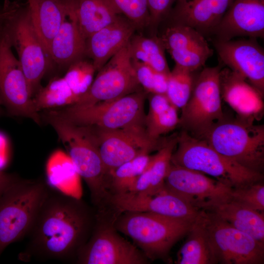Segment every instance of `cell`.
<instances>
[{"mask_svg": "<svg viewBox=\"0 0 264 264\" xmlns=\"http://www.w3.org/2000/svg\"><path fill=\"white\" fill-rule=\"evenodd\" d=\"M96 219V214L84 201L49 185L20 258L76 261L90 236Z\"/></svg>", "mask_w": 264, "mask_h": 264, "instance_id": "cell-1", "label": "cell"}, {"mask_svg": "<svg viewBox=\"0 0 264 264\" xmlns=\"http://www.w3.org/2000/svg\"><path fill=\"white\" fill-rule=\"evenodd\" d=\"M43 111L42 121L54 129L77 172L86 182L92 203L100 206L109 195V176L88 129L67 122L47 110Z\"/></svg>", "mask_w": 264, "mask_h": 264, "instance_id": "cell-2", "label": "cell"}, {"mask_svg": "<svg viewBox=\"0 0 264 264\" xmlns=\"http://www.w3.org/2000/svg\"><path fill=\"white\" fill-rule=\"evenodd\" d=\"M197 219L125 211L115 218L113 225L118 232L131 238L148 259L154 260L165 258L173 245L187 234Z\"/></svg>", "mask_w": 264, "mask_h": 264, "instance_id": "cell-3", "label": "cell"}, {"mask_svg": "<svg viewBox=\"0 0 264 264\" xmlns=\"http://www.w3.org/2000/svg\"><path fill=\"white\" fill-rule=\"evenodd\" d=\"M218 152L250 170L262 173L264 127L236 117L224 116L199 137Z\"/></svg>", "mask_w": 264, "mask_h": 264, "instance_id": "cell-4", "label": "cell"}, {"mask_svg": "<svg viewBox=\"0 0 264 264\" xmlns=\"http://www.w3.org/2000/svg\"><path fill=\"white\" fill-rule=\"evenodd\" d=\"M48 187L42 178L20 177L0 194V255L8 245L27 236Z\"/></svg>", "mask_w": 264, "mask_h": 264, "instance_id": "cell-5", "label": "cell"}, {"mask_svg": "<svg viewBox=\"0 0 264 264\" xmlns=\"http://www.w3.org/2000/svg\"><path fill=\"white\" fill-rule=\"evenodd\" d=\"M176 148L172 156V163L210 176L232 188L263 179L262 173L246 169L226 157L203 139L185 131L178 135Z\"/></svg>", "mask_w": 264, "mask_h": 264, "instance_id": "cell-6", "label": "cell"}, {"mask_svg": "<svg viewBox=\"0 0 264 264\" xmlns=\"http://www.w3.org/2000/svg\"><path fill=\"white\" fill-rule=\"evenodd\" d=\"M147 94L142 89L110 101L89 105L74 104L47 110L79 126L114 130L144 125V104Z\"/></svg>", "mask_w": 264, "mask_h": 264, "instance_id": "cell-7", "label": "cell"}, {"mask_svg": "<svg viewBox=\"0 0 264 264\" xmlns=\"http://www.w3.org/2000/svg\"><path fill=\"white\" fill-rule=\"evenodd\" d=\"M12 47L16 49L32 97L40 88L41 80L52 64L31 22L27 4L15 1L3 21Z\"/></svg>", "mask_w": 264, "mask_h": 264, "instance_id": "cell-8", "label": "cell"}, {"mask_svg": "<svg viewBox=\"0 0 264 264\" xmlns=\"http://www.w3.org/2000/svg\"><path fill=\"white\" fill-rule=\"evenodd\" d=\"M88 129L98 150L109 176L117 167L143 155L159 150L167 138H150L144 125L108 130L92 126Z\"/></svg>", "mask_w": 264, "mask_h": 264, "instance_id": "cell-9", "label": "cell"}, {"mask_svg": "<svg viewBox=\"0 0 264 264\" xmlns=\"http://www.w3.org/2000/svg\"><path fill=\"white\" fill-rule=\"evenodd\" d=\"M221 68L218 65L200 72L187 103L181 109L179 125L196 137L224 117L221 103Z\"/></svg>", "mask_w": 264, "mask_h": 264, "instance_id": "cell-10", "label": "cell"}, {"mask_svg": "<svg viewBox=\"0 0 264 264\" xmlns=\"http://www.w3.org/2000/svg\"><path fill=\"white\" fill-rule=\"evenodd\" d=\"M216 264H262L264 244L214 214L201 210Z\"/></svg>", "mask_w": 264, "mask_h": 264, "instance_id": "cell-11", "label": "cell"}, {"mask_svg": "<svg viewBox=\"0 0 264 264\" xmlns=\"http://www.w3.org/2000/svg\"><path fill=\"white\" fill-rule=\"evenodd\" d=\"M12 49L3 21L0 27V105L11 115L29 118L40 125V114L34 108L27 80Z\"/></svg>", "mask_w": 264, "mask_h": 264, "instance_id": "cell-12", "label": "cell"}, {"mask_svg": "<svg viewBox=\"0 0 264 264\" xmlns=\"http://www.w3.org/2000/svg\"><path fill=\"white\" fill-rule=\"evenodd\" d=\"M80 264H145L148 259L134 244L121 236L111 222L96 214L90 236L79 251Z\"/></svg>", "mask_w": 264, "mask_h": 264, "instance_id": "cell-13", "label": "cell"}, {"mask_svg": "<svg viewBox=\"0 0 264 264\" xmlns=\"http://www.w3.org/2000/svg\"><path fill=\"white\" fill-rule=\"evenodd\" d=\"M141 88L132 64L129 43L98 71L88 91L75 105L110 101Z\"/></svg>", "mask_w": 264, "mask_h": 264, "instance_id": "cell-14", "label": "cell"}, {"mask_svg": "<svg viewBox=\"0 0 264 264\" xmlns=\"http://www.w3.org/2000/svg\"><path fill=\"white\" fill-rule=\"evenodd\" d=\"M164 187L201 210L230 198L232 188L201 173L171 162Z\"/></svg>", "mask_w": 264, "mask_h": 264, "instance_id": "cell-15", "label": "cell"}, {"mask_svg": "<svg viewBox=\"0 0 264 264\" xmlns=\"http://www.w3.org/2000/svg\"><path fill=\"white\" fill-rule=\"evenodd\" d=\"M107 201L119 213L125 211L150 212L183 219H196L201 210L165 187L152 195L131 192L110 195Z\"/></svg>", "mask_w": 264, "mask_h": 264, "instance_id": "cell-16", "label": "cell"}, {"mask_svg": "<svg viewBox=\"0 0 264 264\" xmlns=\"http://www.w3.org/2000/svg\"><path fill=\"white\" fill-rule=\"evenodd\" d=\"M220 60L258 90L264 92V51L255 38L213 40Z\"/></svg>", "mask_w": 264, "mask_h": 264, "instance_id": "cell-17", "label": "cell"}, {"mask_svg": "<svg viewBox=\"0 0 264 264\" xmlns=\"http://www.w3.org/2000/svg\"><path fill=\"white\" fill-rule=\"evenodd\" d=\"M176 66L193 72L213 55L205 37L195 29L173 22L158 37Z\"/></svg>", "mask_w": 264, "mask_h": 264, "instance_id": "cell-18", "label": "cell"}, {"mask_svg": "<svg viewBox=\"0 0 264 264\" xmlns=\"http://www.w3.org/2000/svg\"><path fill=\"white\" fill-rule=\"evenodd\" d=\"M212 35L228 41L237 37H264V0H233Z\"/></svg>", "mask_w": 264, "mask_h": 264, "instance_id": "cell-19", "label": "cell"}, {"mask_svg": "<svg viewBox=\"0 0 264 264\" xmlns=\"http://www.w3.org/2000/svg\"><path fill=\"white\" fill-rule=\"evenodd\" d=\"M221 98L237 117L254 122L262 116L263 95L236 72L226 67L220 71Z\"/></svg>", "mask_w": 264, "mask_h": 264, "instance_id": "cell-20", "label": "cell"}, {"mask_svg": "<svg viewBox=\"0 0 264 264\" xmlns=\"http://www.w3.org/2000/svg\"><path fill=\"white\" fill-rule=\"evenodd\" d=\"M233 0H177L170 15L173 22L189 26L204 36L212 35Z\"/></svg>", "mask_w": 264, "mask_h": 264, "instance_id": "cell-21", "label": "cell"}, {"mask_svg": "<svg viewBox=\"0 0 264 264\" xmlns=\"http://www.w3.org/2000/svg\"><path fill=\"white\" fill-rule=\"evenodd\" d=\"M135 29L128 19L119 17L86 39L85 56L96 71L129 43Z\"/></svg>", "mask_w": 264, "mask_h": 264, "instance_id": "cell-22", "label": "cell"}, {"mask_svg": "<svg viewBox=\"0 0 264 264\" xmlns=\"http://www.w3.org/2000/svg\"><path fill=\"white\" fill-rule=\"evenodd\" d=\"M26 4L34 28L48 54L52 39L73 6L66 0H26Z\"/></svg>", "mask_w": 264, "mask_h": 264, "instance_id": "cell-23", "label": "cell"}, {"mask_svg": "<svg viewBox=\"0 0 264 264\" xmlns=\"http://www.w3.org/2000/svg\"><path fill=\"white\" fill-rule=\"evenodd\" d=\"M86 39L79 30L73 11L62 23L52 39L48 55L52 63L69 66L85 56Z\"/></svg>", "mask_w": 264, "mask_h": 264, "instance_id": "cell-24", "label": "cell"}, {"mask_svg": "<svg viewBox=\"0 0 264 264\" xmlns=\"http://www.w3.org/2000/svg\"><path fill=\"white\" fill-rule=\"evenodd\" d=\"M201 210L213 213L234 228L264 244V212L246 207L230 198L212 203Z\"/></svg>", "mask_w": 264, "mask_h": 264, "instance_id": "cell-25", "label": "cell"}, {"mask_svg": "<svg viewBox=\"0 0 264 264\" xmlns=\"http://www.w3.org/2000/svg\"><path fill=\"white\" fill-rule=\"evenodd\" d=\"M176 134L167 138L164 145L154 155L145 170L129 192L140 195L155 194L164 188L165 179L177 142Z\"/></svg>", "mask_w": 264, "mask_h": 264, "instance_id": "cell-26", "label": "cell"}, {"mask_svg": "<svg viewBox=\"0 0 264 264\" xmlns=\"http://www.w3.org/2000/svg\"><path fill=\"white\" fill-rule=\"evenodd\" d=\"M73 12L79 30L86 40L115 22L120 14L109 0H75Z\"/></svg>", "mask_w": 264, "mask_h": 264, "instance_id": "cell-27", "label": "cell"}, {"mask_svg": "<svg viewBox=\"0 0 264 264\" xmlns=\"http://www.w3.org/2000/svg\"><path fill=\"white\" fill-rule=\"evenodd\" d=\"M148 97L149 110L145 117V128L150 138L157 139L179 125L177 109L165 94L150 93Z\"/></svg>", "mask_w": 264, "mask_h": 264, "instance_id": "cell-28", "label": "cell"}, {"mask_svg": "<svg viewBox=\"0 0 264 264\" xmlns=\"http://www.w3.org/2000/svg\"><path fill=\"white\" fill-rule=\"evenodd\" d=\"M200 215V213L177 253L176 264H216L209 236Z\"/></svg>", "mask_w": 264, "mask_h": 264, "instance_id": "cell-29", "label": "cell"}, {"mask_svg": "<svg viewBox=\"0 0 264 264\" xmlns=\"http://www.w3.org/2000/svg\"><path fill=\"white\" fill-rule=\"evenodd\" d=\"M129 48L132 59L143 63L159 72L167 75L170 73L165 50L158 37L133 35L129 42Z\"/></svg>", "mask_w": 264, "mask_h": 264, "instance_id": "cell-30", "label": "cell"}, {"mask_svg": "<svg viewBox=\"0 0 264 264\" xmlns=\"http://www.w3.org/2000/svg\"><path fill=\"white\" fill-rule=\"evenodd\" d=\"M79 98L63 77L52 79L45 87H41L32 100L35 110L39 112L75 104Z\"/></svg>", "mask_w": 264, "mask_h": 264, "instance_id": "cell-31", "label": "cell"}, {"mask_svg": "<svg viewBox=\"0 0 264 264\" xmlns=\"http://www.w3.org/2000/svg\"><path fill=\"white\" fill-rule=\"evenodd\" d=\"M151 155L143 154L115 169L109 176V195L129 192L147 166Z\"/></svg>", "mask_w": 264, "mask_h": 264, "instance_id": "cell-32", "label": "cell"}, {"mask_svg": "<svg viewBox=\"0 0 264 264\" xmlns=\"http://www.w3.org/2000/svg\"><path fill=\"white\" fill-rule=\"evenodd\" d=\"M195 80L193 72L175 66L168 75L166 95L177 109H182L192 93Z\"/></svg>", "mask_w": 264, "mask_h": 264, "instance_id": "cell-33", "label": "cell"}, {"mask_svg": "<svg viewBox=\"0 0 264 264\" xmlns=\"http://www.w3.org/2000/svg\"><path fill=\"white\" fill-rule=\"evenodd\" d=\"M96 71L91 61L82 59L69 66L64 77L73 92L80 97L90 87Z\"/></svg>", "mask_w": 264, "mask_h": 264, "instance_id": "cell-34", "label": "cell"}, {"mask_svg": "<svg viewBox=\"0 0 264 264\" xmlns=\"http://www.w3.org/2000/svg\"><path fill=\"white\" fill-rule=\"evenodd\" d=\"M137 81L148 93L166 94L168 75L156 71L148 65L132 59Z\"/></svg>", "mask_w": 264, "mask_h": 264, "instance_id": "cell-35", "label": "cell"}, {"mask_svg": "<svg viewBox=\"0 0 264 264\" xmlns=\"http://www.w3.org/2000/svg\"><path fill=\"white\" fill-rule=\"evenodd\" d=\"M120 14L124 15L135 28L150 24L147 0H109Z\"/></svg>", "mask_w": 264, "mask_h": 264, "instance_id": "cell-36", "label": "cell"}, {"mask_svg": "<svg viewBox=\"0 0 264 264\" xmlns=\"http://www.w3.org/2000/svg\"><path fill=\"white\" fill-rule=\"evenodd\" d=\"M230 198L250 209L264 212V184L260 181L232 188Z\"/></svg>", "mask_w": 264, "mask_h": 264, "instance_id": "cell-37", "label": "cell"}, {"mask_svg": "<svg viewBox=\"0 0 264 264\" xmlns=\"http://www.w3.org/2000/svg\"><path fill=\"white\" fill-rule=\"evenodd\" d=\"M177 0H147L150 17V25L155 27L170 14Z\"/></svg>", "mask_w": 264, "mask_h": 264, "instance_id": "cell-38", "label": "cell"}, {"mask_svg": "<svg viewBox=\"0 0 264 264\" xmlns=\"http://www.w3.org/2000/svg\"><path fill=\"white\" fill-rule=\"evenodd\" d=\"M20 176L0 170V194L11 184L18 180Z\"/></svg>", "mask_w": 264, "mask_h": 264, "instance_id": "cell-39", "label": "cell"}, {"mask_svg": "<svg viewBox=\"0 0 264 264\" xmlns=\"http://www.w3.org/2000/svg\"><path fill=\"white\" fill-rule=\"evenodd\" d=\"M7 13V10L4 7L0 11V19L4 17Z\"/></svg>", "mask_w": 264, "mask_h": 264, "instance_id": "cell-40", "label": "cell"}, {"mask_svg": "<svg viewBox=\"0 0 264 264\" xmlns=\"http://www.w3.org/2000/svg\"><path fill=\"white\" fill-rule=\"evenodd\" d=\"M6 16H5L4 17L0 19V27L1 25V23H2L3 20L5 19V18H6ZM2 111L1 108L0 107V116L2 114Z\"/></svg>", "mask_w": 264, "mask_h": 264, "instance_id": "cell-41", "label": "cell"}, {"mask_svg": "<svg viewBox=\"0 0 264 264\" xmlns=\"http://www.w3.org/2000/svg\"><path fill=\"white\" fill-rule=\"evenodd\" d=\"M68 3L71 5H74L75 0H66Z\"/></svg>", "mask_w": 264, "mask_h": 264, "instance_id": "cell-42", "label": "cell"}, {"mask_svg": "<svg viewBox=\"0 0 264 264\" xmlns=\"http://www.w3.org/2000/svg\"><path fill=\"white\" fill-rule=\"evenodd\" d=\"M1 9H0V11Z\"/></svg>", "mask_w": 264, "mask_h": 264, "instance_id": "cell-43", "label": "cell"}]
</instances>
